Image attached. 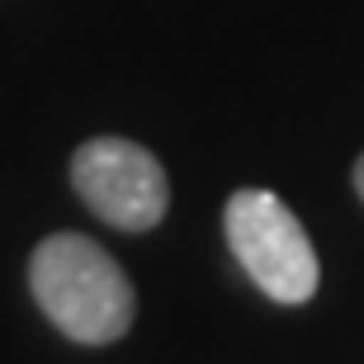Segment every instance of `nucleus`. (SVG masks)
<instances>
[{
    "label": "nucleus",
    "mask_w": 364,
    "mask_h": 364,
    "mask_svg": "<svg viewBox=\"0 0 364 364\" xmlns=\"http://www.w3.org/2000/svg\"><path fill=\"white\" fill-rule=\"evenodd\" d=\"M28 289L43 317L81 346H109L133 326L137 298L123 265L81 232H53L28 256Z\"/></svg>",
    "instance_id": "nucleus-1"
},
{
    "label": "nucleus",
    "mask_w": 364,
    "mask_h": 364,
    "mask_svg": "<svg viewBox=\"0 0 364 364\" xmlns=\"http://www.w3.org/2000/svg\"><path fill=\"white\" fill-rule=\"evenodd\" d=\"M232 256L274 303H308L317 294V251H312L294 208L270 189H237L223 213Z\"/></svg>",
    "instance_id": "nucleus-2"
},
{
    "label": "nucleus",
    "mask_w": 364,
    "mask_h": 364,
    "mask_svg": "<svg viewBox=\"0 0 364 364\" xmlns=\"http://www.w3.org/2000/svg\"><path fill=\"white\" fill-rule=\"evenodd\" d=\"M71 185L95 218L119 232H147L166 218L171 180L147 147L128 137H90L71 156Z\"/></svg>",
    "instance_id": "nucleus-3"
},
{
    "label": "nucleus",
    "mask_w": 364,
    "mask_h": 364,
    "mask_svg": "<svg viewBox=\"0 0 364 364\" xmlns=\"http://www.w3.org/2000/svg\"><path fill=\"white\" fill-rule=\"evenodd\" d=\"M355 189H360V199H364V156L355 161Z\"/></svg>",
    "instance_id": "nucleus-4"
}]
</instances>
